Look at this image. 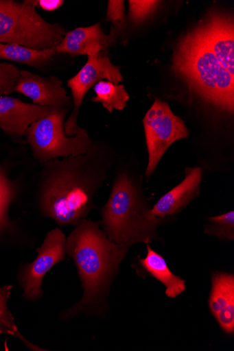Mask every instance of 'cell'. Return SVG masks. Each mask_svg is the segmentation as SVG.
<instances>
[{"instance_id": "obj_1", "label": "cell", "mask_w": 234, "mask_h": 351, "mask_svg": "<svg viewBox=\"0 0 234 351\" xmlns=\"http://www.w3.org/2000/svg\"><path fill=\"white\" fill-rule=\"evenodd\" d=\"M91 155V149L83 155L46 163L42 206L61 226L77 227L84 220L93 207L95 191L106 178V171Z\"/></svg>"}, {"instance_id": "obj_2", "label": "cell", "mask_w": 234, "mask_h": 351, "mask_svg": "<svg viewBox=\"0 0 234 351\" xmlns=\"http://www.w3.org/2000/svg\"><path fill=\"white\" fill-rule=\"evenodd\" d=\"M82 282L84 295L66 316L95 309L103 304L129 247L110 241L98 223L82 221L66 241Z\"/></svg>"}, {"instance_id": "obj_3", "label": "cell", "mask_w": 234, "mask_h": 351, "mask_svg": "<svg viewBox=\"0 0 234 351\" xmlns=\"http://www.w3.org/2000/svg\"><path fill=\"white\" fill-rule=\"evenodd\" d=\"M172 69L190 90L215 108L233 113L234 77L192 29L178 43L172 58Z\"/></svg>"}, {"instance_id": "obj_4", "label": "cell", "mask_w": 234, "mask_h": 351, "mask_svg": "<svg viewBox=\"0 0 234 351\" xmlns=\"http://www.w3.org/2000/svg\"><path fill=\"white\" fill-rule=\"evenodd\" d=\"M103 224L108 239L130 247L157 237L161 221L150 213L134 183L123 173L114 183L110 199L103 212Z\"/></svg>"}, {"instance_id": "obj_5", "label": "cell", "mask_w": 234, "mask_h": 351, "mask_svg": "<svg viewBox=\"0 0 234 351\" xmlns=\"http://www.w3.org/2000/svg\"><path fill=\"white\" fill-rule=\"evenodd\" d=\"M32 0H0V43L34 50L54 49L65 35L60 24L45 21Z\"/></svg>"}, {"instance_id": "obj_6", "label": "cell", "mask_w": 234, "mask_h": 351, "mask_svg": "<svg viewBox=\"0 0 234 351\" xmlns=\"http://www.w3.org/2000/svg\"><path fill=\"white\" fill-rule=\"evenodd\" d=\"M65 108H54L49 114L32 123L25 134L33 156L41 163L58 157L78 156L86 154L92 147L86 130L69 137L64 130Z\"/></svg>"}, {"instance_id": "obj_7", "label": "cell", "mask_w": 234, "mask_h": 351, "mask_svg": "<svg viewBox=\"0 0 234 351\" xmlns=\"http://www.w3.org/2000/svg\"><path fill=\"white\" fill-rule=\"evenodd\" d=\"M149 162L145 175L149 179L165 151L175 142L188 138L189 130L183 120L174 114L169 106L156 99L143 119Z\"/></svg>"}, {"instance_id": "obj_8", "label": "cell", "mask_w": 234, "mask_h": 351, "mask_svg": "<svg viewBox=\"0 0 234 351\" xmlns=\"http://www.w3.org/2000/svg\"><path fill=\"white\" fill-rule=\"evenodd\" d=\"M103 80L115 84L124 80L120 67L115 66L106 53L102 52L95 56H89L85 66L68 81L74 106L71 115L64 123L65 132L69 137L75 136L82 131V128L78 125V117L83 100L90 88Z\"/></svg>"}, {"instance_id": "obj_9", "label": "cell", "mask_w": 234, "mask_h": 351, "mask_svg": "<svg viewBox=\"0 0 234 351\" xmlns=\"http://www.w3.org/2000/svg\"><path fill=\"white\" fill-rule=\"evenodd\" d=\"M194 30L216 56L221 65L234 77V25L230 15L213 11Z\"/></svg>"}, {"instance_id": "obj_10", "label": "cell", "mask_w": 234, "mask_h": 351, "mask_svg": "<svg viewBox=\"0 0 234 351\" xmlns=\"http://www.w3.org/2000/svg\"><path fill=\"white\" fill-rule=\"evenodd\" d=\"M66 239L59 229L49 232L41 247L38 248L37 258L26 267L22 278L25 296L37 300L42 296L41 285L46 274L65 258Z\"/></svg>"}, {"instance_id": "obj_11", "label": "cell", "mask_w": 234, "mask_h": 351, "mask_svg": "<svg viewBox=\"0 0 234 351\" xmlns=\"http://www.w3.org/2000/svg\"><path fill=\"white\" fill-rule=\"evenodd\" d=\"M15 92L23 94L33 104L52 108L71 106L72 103L58 77H43L26 71H20Z\"/></svg>"}, {"instance_id": "obj_12", "label": "cell", "mask_w": 234, "mask_h": 351, "mask_svg": "<svg viewBox=\"0 0 234 351\" xmlns=\"http://www.w3.org/2000/svg\"><path fill=\"white\" fill-rule=\"evenodd\" d=\"M118 37L113 27L109 35H106L100 23H97L68 32L54 49L56 53L95 56L102 52L106 53Z\"/></svg>"}, {"instance_id": "obj_13", "label": "cell", "mask_w": 234, "mask_h": 351, "mask_svg": "<svg viewBox=\"0 0 234 351\" xmlns=\"http://www.w3.org/2000/svg\"><path fill=\"white\" fill-rule=\"evenodd\" d=\"M203 170L199 167L187 168L185 179L165 194L150 209L151 215L161 221L166 217L178 214L200 193Z\"/></svg>"}, {"instance_id": "obj_14", "label": "cell", "mask_w": 234, "mask_h": 351, "mask_svg": "<svg viewBox=\"0 0 234 351\" xmlns=\"http://www.w3.org/2000/svg\"><path fill=\"white\" fill-rule=\"evenodd\" d=\"M54 108L24 103L19 99L0 95V129L6 133L25 135L32 123L49 114Z\"/></svg>"}, {"instance_id": "obj_15", "label": "cell", "mask_w": 234, "mask_h": 351, "mask_svg": "<svg viewBox=\"0 0 234 351\" xmlns=\"http://www.w3.org/2000/svg\"><path fill=\"white\" fill-rule=\"evenodd\" d=\"M209 308L221 329L227 335L234 332V276L223 272L212 275Z\"/></svg>"}, {"instance_id": "obj_16", "label": "cell", "mask_w": 234, "mask_h": 351, "mask_svg": "<svg viewBox=\"0 0 234 351\" xmlns=\"http://www.w3.org/2000/svg\"><path fill=\"white\" fill-rule=\"evenodd\" d=\"M147 248L146 258L139 260L141 267L165 287L167 297L174 299L182 295L186 291L185 281L170 270L165 259L151 248L150 243Z\"/></svg>"}, {"instance_id": "obj_17", "label": "cell", "mask_w": 234, "mask_h": 351, "mask_svg": "<svg viewBox=\"0 0 234 351\" xmlns=\"http://www.w3.org/2000/svg\"><path fill=\"white\" fill-rule=\"evenodd\" d=\"M55 54L54 49L38 51L18 45L0 43V59L19 62L38 69L48 66Z\"/></svg>"}, {"instance_id": "obj_18", "label": "cell", "mask_w": 234, "mask_h": 351, "mask_svg": "<svg viewBox=\"0 0 234 351\" xmlns=\"http://www.w3.org/2000/svg\"><path fill=\"white\" fill-rule=\"evenodd\" d=\"M95 97L94 103H102L104 107L112 113L114 110H123L129 100V95L124 85L115 84L109 81H100L94 86Z\"/></svg>"}, {"instance_id": "obj_19", "label": "cell", "mask_w": 234, "mask_h": 351, "mask_svg": "<svg viewBox=\"0 0 234 351\" xmlns=\"http://www.w3.org/2000/svg\"><path fill=\"white\" fill-rule=\"evenodd\" d=\"M12 286L6 285L0 289V334H8L19 337L30 348L39 350V348L27 342L18 330L14 319L8 308V301L11 295Z\"/></svg>"}, {"instance_id": "obj_20", "label": "cell", "mask_w": 234, "mask_h": 351, "mask_svg": "<svg viewBox=\"0 0 234 351\" xmlns=\"http://www.w3.org/2000/svg\"><path fill=\"white\" fill-rule=\"evenodd\" d=\"M205 233L222 241H233L234 212L232 210L221 215L209 217Z\"/></svg>"}, {"instance_id": "obj_21", "label": "cell", "mask_w": 234, "mask_h": 351, "mask_svg": "<svg viewBox=\"0 0 234 351\" xmlns=\"http://www.w3.org/2000/svg\"><path fill=\"white\" fill-rule=\"evenodd\" d=\"M161 1H138L130 0L128 1V20L133 24H141L145 22L155 13Z\"/></svg>"}, {"instance_id": "obj_22", "label": "cell", "mask_w": 234, "mask_h": 351, "mask_svg": "<svg viewBox=\"0 0 234 351\" xmlns=\"http://www.w3.org/2000/svg\"><path fill=\"white\" fill-rule=\"evenodd\" d=\"M20 71L13 64L0 62V95H8L15 92Z\"/></svg>"}, {"instance_id": "obj_23", "label": "cell", "mask_w": 234, "mask_h": 351, "mask_svg": "<svg viewBox=\"0 0 234 351\" xmlns=\"http://www.w3.org/2000/svg\"><path fill=\"white\" fill-rule=\"evenodd\" d=\"M107 21L111 22L118 36L124 34L126 27L124 1L110 0L108 2Z\"/></svg>"}, {"instance_id": "obj_24", "label": "cell", "mask_w": 234, "mask_h": 351, "mask_svg": "<svg viewBox=\"0 0 234 351\" xmlns=\"http://www.w3.org/2000/svg\"><path fill=\"white\" fill-rule=\"evenodd\" d=\"M13 195L11 184L0 171V230L5 226L8 207Z\"/></svg>"}, {"instance_id": "obj_25", "label": "cell", "mask_w": 234, "mask_h": 351, "mask_svg": "<svg viewBox=\"0 0 234 351\" xmlns=\"http://www.w3.org/2000/svg\"><path fill=\"white\" fill-rule=\"evenodd\" d=\"M33 2L37 8L40 7L47 12H54L59 9L64 3L61 0H34Z\"/></svg>"}]
</instances>
